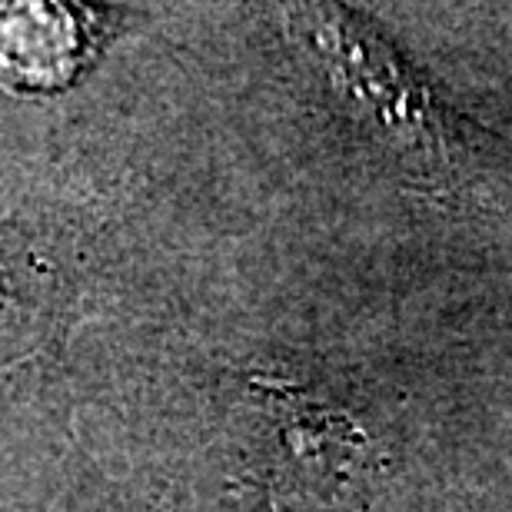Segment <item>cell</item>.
Returning <instances> with one entry per match:
<instances>
[{"label": "cell", "mask_w": 512, "mask_h": 512, "mask_svg": "<svg viewBox=\"0 0 512 512\" xmlns=\"http://www.w3.org/2000/svg\"><path fill=\"white\" fill-rule=\"evenodd\" d=\"M97 276V217L60 180L0 217V499L57 493Z\"/></svg>", "instance_id": "6da1fadb"}, {"label": "cell", "mask_w": 512, "mask_h": 512, "mask_svg": "<svg viewBox=\"0 0 512 512\" xmlns=\"http://www.w3.org/2000/svg\"><path fill=\"white\" fill-rule=\"evenodd\" d=\"M283 24L293 40L310 50L343 97L370 117L399 150L449 163L466 147V124L423 80L393 54L370 24L330 4L283 7Z\"/></svg>", "instance_id": "7a4b0ae2"}, {"label": "cell", "mask_w": 512, "mask_h": 512, "mask_svg": "<svg viewBox=\"0 0 512 512\" xmlns=\"http://www.w3.org/2000/svg\"><path fill=\"white\" fill-rule=\"evenodd\" d=\"M114 10L77 4H0V90L64 94L97 64Z\"/></svg>", "instance_id": "3957f363"}]
</instances>
